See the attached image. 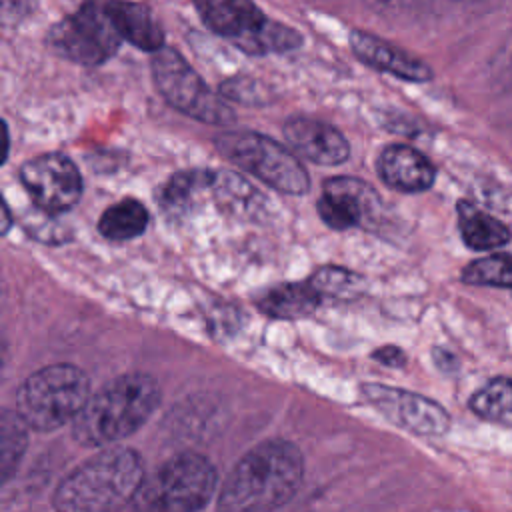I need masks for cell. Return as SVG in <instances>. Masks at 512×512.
<instances>
[{"label":"cell","mask_w":512,"mask_h":512,"mask_svg":"<svg viewBox=\"0 0 512 512\" xmlns=\"http://www.w3.org/2000/svg\"><path fill=\"white\" fill-rule=\"evenodd\" d=\"M304 476V458L296 444L280 438L250 448L230 470L218 496V508L262 512L288 504Z\"/></svg>","instance_id":"obj_1"},{"label":"cell","mask_w":512,"mask_h":512,"mask_svg":"<svg viewBox=\"0 0 512 512\" xmlns=\"http://www.w3.org/2000/svg\"><path fill=\"white\" fill-rule=\"evenodd\" d=\"M158 380L144 372L122 374L88 398L72 420V436L84 446H108L132 436L160 404Z\"/></svg>","instance_id":"obj_2"},{"label":"cell","mask_w":512,"mask_h":512,"mask_svg":"<svg viewBox=\"0 0 512 512\" xmlns=\"http://www.w3.org/2000/svg\"><path fill=\"white\" fill-rule=\"evenodd\" d=\"M144 464L130 448H106L74 468L54 492V508L102 512L128 508L144 482Z\"/></svg>","instance_id":"obj_3"},{"label":"cell","mask_w":512,"mask_h":512,"mask_svg":"<svg viewBox=\"0 0 512 512\" xmlns=\"http://www.w3.org/2000/svg\"><path fill=\"white\" fill-rule=\"evenodd\" d=\"M156 200L172 222H184L202 214L210 202L222 214L248 218L258 214L264 202L250 182L224 170L176 172L160 186Z\"/></svg>","instance_id":"obj_4"},{"label":"cell","mask_w":512,"mask_h":512,"mask_svg":"<svg viewBox=\"0 0 512 512\" xmlns=\"http://www.w3.org/2000/svg\"><path fill=\"white\" fill-rule=\"evenodd\" d=\"M216 484V468L206 456L182 452L144 478L128 508L146 512L202 510L214 496Z\"/></svg>","instance_id":"obj_5"},{"label":"cell","mask_w":512,"mask_h":512,"mask_svg":"<svg viewBox=\"0 0 512 512\" xmlns=\"http://www.w3.org/2000/svg\"><path fill=\"white\" fill-rule=\"evenodd\" d=\"M88 398L90 380L82 368L50 364L22 382L16 394V410L30 428L50 432L72 422Z\"/></svg>","instance_id":"obj_6"},{"label":"cell","mask_w":512,"mask_h":512,"mask_svg":"<svg viewBox=\"0 0 512 512\" xmlns=\"http://www.w3.org/2000/svg\"><path fill=\"white\" fill-rule=\"evenodd\" d=\"M202 20L246 54L290 52L302 44L300 34L270 20L252 0H194Z\"/></svg>","instance_id":"obj_7"},{"label":"cell","mask_w":512,"mask_h":512,"mask_svg":"<svg viewBox=\"0 0 512 512\" xmlns=\"http://www.w3.org/2000/svg\"><path fill=\"white\" fill-rule=\"evenodd\" d=\"M216 148L244 172L256 176L282 194H304L310 178L300 160L286 146L258 132H222L216 136Z\"/></svg>","instance_id":"obj_8"},{"label":"cell","mask_w":512,"mask_h":512,"mask_svg":"<svg viewBox=\"0 0 512 512\" xmlns=\"http://www.w3.org/2000/svg\"><path fill=\"white\" fill-rule=\"evenodd\" d=\"M152 78L164 100L182 114L216 126H228L236 120L226 98L212 92L174 48L162 46L154 52Z\"/></svg>","instance_id":"obj_9"},{"label":"cell","mask_w":512,"mask_h":512,"mask_svg":"<svg viewBox=\"0 0 512 512\" xmlns=\"http://www.w3.org/2000/svg\"><path fill=\"white\" fill-rule=\"evenodd\" d=\"M122 36L108 12L106 0H92L60 20L48 34V44L62 58L96 66L116 54Z\"/></svg>","instance_id":"obj_10"},{"label":"cell","mask_w":512,"mask_h":512,"mask_svg":"<svg viewBox=\"0 0 512 512\" xmlns=\"http://www.w3.org/2000/svg\"><path fill=\"white\" fill-rule=\"evenodd\" d=\"M20 182L38 210L50 214L68 212L82 196V176L76 164L60 154L48 152L20 166Z\"/></svg>","instance_id":"obj_11"},{"label":"cell","mask_w":512,"mask_h":512,"mask_svg":"<svg viewBox=\"0 0 512 512\" xmlns=\"http://www.w3.org/2000/svg\"><path fill=\"white\" fill-rule=\"evenodd\" d=\"M364 400L392 424L420 436H442L450 428V414L438 402L386 384H362Z\"/></svg>","instance_id":"obj_12"},{"label":"cell","mask_w":512,"mask_h":512,"mask_svg":"<svg viewBox=\"0 0 512 512\" xmlns=\"http://www.w3.org/2000/svg\"><path fill=\"white\" fill-rule=\"evenodd\" d=\"M316 208L322 222L334 230L374 228L382 214L376 190L352 176L326 180Z\"/></svg>","instance_id":"obj_13"},{"label":"cell","mask_w":512,"mask_h":512,"mask_svg":"<svg viewBox=\"0 0 512 512\" xmlns=\"http://www.w3.org/2000/svg\"><path fill=\"white\" fill-rule=\"evenodd\" d=\"M282 132L290 148L314 164L336 166L342 164L350 154L344 134L332 124L316 118L294 116L284 124Z\"/></svg>","instance_id":"obj_14"},{"label":"cell","mask_w":512,"mask_h":512,"mask_svg":"<svg viewBox=\"0 0 512 512\" xmlns=\"http://www.w3.org/2000/svg\"><path fill=\"white\" fill-rule=\"evenodd\" d=\"M350 48L364 64L396 78L408 82H428L434 76L432 68L424 60L374 34L362 30L350 32Z\"/></svg>","instance_id":"obj_15"},{"label":"cell","mask_w":512,"mask_h":512,"mask_svg":"<svg viewBox=\"0 0 512 512\" xmlns=\"http://www.w3.org/2000/svg\"><path fill=\"white\" fill-rule=\"evenodd\" d=\"M376 168L384 184L406 194L424 192L436 180L434 164L420 150L406 144L386 146L378 156Z\"/></svg>","instance_id":"obj_16"},{"label":"cell","mask_w":512,"mask_h":512,"mask_svg":"<svg viewBox=\"0 0 512 512\" xmlns=\"http://www.w3.org/2000/svg\"><path fill=\"white\" fill-rule=\"evenodd\" d=\"M106 6L122 40L146 52H156L164 46L162 26L148 6L130 0H106Z\"/></svg>","instance_id":"obj_17"},{"label":"cell","mask_w":512,"mask_h":512,"mask_svg":"<svg viewBox=\"0 0 512 512\" xmlns=\"http://www.w3.org/2000/svg\"><path fill=\"white\" fill-rule=\"evenodd\" d=\"M322 298L316 288L306 282H286L266 290L258 298V308L262 314L276 320H302L320 306Z\"/></svg>","instance_id":"obj_18"},{"label":"cell","mask_w":512,"mask_h":512,"mask_svg":"<svg viewBox=\"0 0 512 512\" xmlns=\"http://www.w3.org/2000/svg\"><path fill=\"white\" fill-rule=\"evenodd\" d=\"M456 218H458V232L464 240V244L472 250L484 252L494 250L510 242V230L504 222L494 218L492 214L484 212L472 202L460 200L456 206Z\"/></svg>","instance_id":"obj_19"},{"label":"cell","mask_w":512,"mask_h":512,"mask_svg":"<svg viewBox=\"0 0 512 512\" xmlns=\"http://www.w3.org/2000/svg\"><path fill=\"white\" fill-rule=\"evenodd\" d=\"M150 214L148 208L136 200V198H122L114 204H110L100 220H98V232L112 242H126L132 238H138L148 228Z\"/></svg>","instance_id":"obj_20"},{"label":"cell","mask_w":512,"mask_h":512,"mask_svg":"<svg viewBox=\"0 0 512 512\" xmlns=\"http://www.w3.org/2000/svg\"><path fill=\"white\" fill-rule=\"evenodd\" d=\"M468 406L482 420L512 426V378L498 376L488 380L470 396Z\"/></svg>","instance_id":"obj_21"},{"label":"cell","mask_w":512,"mask_h":512,"mask_svg":"<svg viewBox=\"0 0 512 512\" xmlns=\"http://www.w3.org/2000/svg\"><path fill=\"white\" fill-rule=\"evenodd\" d=\"M28 424L20 416V412L4 410L0 424V476L6 482L12 472L18 468L22 454L28 444Z\"/></svg>","instance_id":"obj_22"},{"label":"cell","mask_w":512,"mask_h":512,"mask_svg":"<svg viewBox=\"0 0 512 512\" xmlns=\"http://www.w3.org/2000/svg\"><path fill=\"white\" fill-rule=\"evenodd\" d=\"M308 280L322 300H352L358 298L366 288V282L360 274L338 266H322Z\"/></svg>","instance_id":"obj_23"},{"label":"cell","mask_w":512,"mask_h":512,"mask_svg":"<svg viewBox=\"0 0 512 512\" xmlns=\"http://www.w3.org/2000/svg\"><path fill=\"white\" fill-rule=\"evenodd\" d=\"M462 282L472 286L512 288V256L490 254V256L472 260L462 270Z\"/></svg>","instance_id":"obj_24"},{"label":"cell","mask_w":512,"mask_h":512,"mask_svg":"<svg viewBox=\"0 0 512 512\" xmlns=\"http://www.w3.org/2000/svg\"><path fill=\"white\" fill-rule=\"evenodd\" d=\"M220 94L226 100L248 104V106H262L272 100V90L262 84L260 80L248 78V76H234L222 82Z\"/></svg>","instance_id":"obj_25"},{"label":"cell","mask_w":512,"mask_h":512,"mask_svg":"<svg viewBox=\"0 0 512 512\" xmlns=\"http://www.w3.org/2000/svg\"><path fill=\"white\" fill-rule=\"evenodd\" d=\"M372 358L390 368H402L406 364V354L398 346H382L372 352Z\"/></svg>","instance_id":"obj_26"},{"label":"cell","mask_w":512,"mask_h":512,"mask_svg":"<svg viewBox=\"0 0 512 512\" xmlns=\"http://www.w3.org/2000/svg\"><path fill=\"white\" fill-rule=\"evenodd\" d=\"M464 2H472V0H464Z\"/></svg>","instance_id":"obj_27"}]
</instances>
